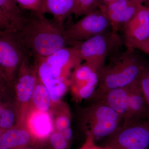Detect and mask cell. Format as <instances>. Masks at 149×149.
<instances>
[{
	"mask_svg": "<svg viewBox=\"0 0 149 149\" xmlns=\"http://www.w3.org/2000/svg\"><path fill=\"white\" fill-rule=\"evenodd\" d=\"M13 34L26 56L35 61L78 43L68 39L63 27L39 12L24 11L21 24Z\"/></svg>",
	"mask_w": 149,
	"mask_h": 149,
	"instance_id": "cell-1",
	"label": "cell"
},
{
	"mask_svg": "<svg viewBox=\"0 0 149 149\" xmlns=\"http://www.w3.org/2000/svg\"><path fill=\"white\" fill-rule=\"evenodd\" d=\"M149 64L135 51L128 47L116 54L100 70L96 92H104L123 88L139 80L142 72Z\"/></svg>",
	"mask_w": 149,
	"mask_h": 149,
	"instance_id": "cell-2",
	"label": "cell"
},
{
	"mask_svg": "<svg viewBox=\"0 0 149 149\" xmlns=\"http://www.w3.org/2000/svg\"><path fill=\"white\" fill-rule=\"evenodd\" d=\"M111 108L121 117L123 123L149 119V109L139 80L126 87L104 92H96L90 98Z\"/></svg>",
	"mask_w": 149,
	"mask_h": 149,
	"instance_id": "cell-3",
	"label": "cell"
},
{
	"mask_svg": "<svg viewBox=\"0 0 149 149\" xmlns=\"http://www.w3.org/2000/svg\"><path fill=\"white\" fill-rule=\"evenodd\" d=\"M80 123L86 136L95 140L104 139L123 124L120 116L111 108L101 102L93 101L83 109Z\"/></svg>",
	"mask_w": 149,
	"mask_h": 149,
	"instance_id": "cell-4",
	"label": "cell"
},
{
	"mask_svg": "<svg viewBox=\"0 0 149 149\" xmlns=\"http://www.w3.org/2000/svg\"><path fill=\"white\" fill-rule=\"evenodd\" d=\"M100 146L107 149H147L149 146V119L123 123L104 139Z\"/></svg>",
	"mask_w": 149,
	"mask_h": 149,
	"instance_id": "cell-5",
	"label": "cell"
},
{
	"mask_svg": "<svg viewBox=\"0 0 149 149\" xmlns=\"http://www.w3.org/2000/svg\"><path fill=\"white\" fill-rule=\"evenodd\" d=\"M38 79L37 62L31 58L25 57L13 85L24 124L30 111L32 93Z\"/></svg>",
	"mask_w": 149,
	"mask_h": 149,
	"instance_id": "cell-6",
	"label": "cell"
},
{
	"mask_svg": "<svg viewBox=\"0 0 149 149\" xmlns=\"http://www.w3.org/2000/svg\"><path fill=\"white\" fill-rule=\"evenodd\" d=\"M119 42L117 32L112 31L78 43L77 46L82 61L91 65L100 72L109 54Z\"/></svg>",
	"mask_w": 149,
	"mask_h": 149,
	"instance_id": "cell-7",
	"label": "cell"
},
{
	"mask_svg": "<svg viewBox=\"0 0 149 149\" xmlns=\"http://www.w3.org/2000/svg\"><path fill=\"white\" fill-rule=\"evenodd\" d=\"M26 56L13 33L0 30V74L10 87Z\"/></svg>",
	"mask_w": 149,
	"mask_h": 149,
	"instance_id": "cell-8",
	"label": "cell"
},
{
	"mask_svg": "<svg viewBox=\"0 0 149 149\" xmlns=\"http://www.w3.org/2000/svg\"><path fill=\"white\" fill-rule=\"evenodd\" d=\"M111 28L107 17L100 9L84 15L65 29L68 39L74 42L85 41L91 37L108 32Z\"/></svg>",
	"mask_w": 149,
	"mask_h": 149,
	"instance_id": "cell-9",
	"label": "cell"
},
{
	"mask_svg": "<svg viewBox=\"0 0 149 149\" xmlns=\"http://www.w3.org/2000/svg\"><path fill=\"white\" fill-rule=\"evenodd\" d=\"M126 45L149 39V13L143 4L133 18L120 29Z\"/></svg>",
	"mask_w": 149,
	"mask_h": 149,
	"instance_id": "cell-10",
	"label": "cell"
},
{
	"mask_svg": "<svg viewBox=\"0 0 149 149\" xmlns=\"http://www.w3.org/2000/svg\"><path fill=\"white\" fill-rule=\"evenodd\" d=\"M37 63L38 77L49 92L52 103L62 101L70 82L57 75L42 59L37 61Z\"/></svg>",
	"mask_w": 149,
	"mask_h": 149,
	"instance_id": "cell-11",
	"label": "cell"
},
{
	"mask_svg": "<svg viewBox=\"0 0 149 149\" xmlns=\"http://www.w3.org/2000/svg\"><path fill=\"white\" fill-rule=\"evenodd\" d=\"M41 141L26 125H19L3 132L0 136V149H17L32 146Z\"/></svg>",
	"mask_w": 149,
	"mask_h": 149,
	"instance_id": "cell-12",
	"label": "cell"
},
{
	"mask_svg": "<svg viewBox=\"0 0 149 149\" xmlns=\"http://www.w3.org/2000/svg\"><path fill=\"white\" fill-rule=\"evenodd\" d=\"M24 11L15 0H0V30L16 32L24 17Z\"/></svg>",
	"mask_w": 149,
	"mask_h": 149,
	"instance_id": "cell-13",
	"label": "cell"
},
{
	"mask_svg": "<svg viewBox=\"0 0 149 149\" xmlns=\"http://www.w3.org/2000/svg\"><path fill=\"white\" fill-rule=\"evenodd\" d=\"M75 4V0H44L42 13L52 15L54 20L63 27L65 18L73 14Z\"/></svg>",
	"mask_w": 149,
	"mask_h": 149,
	"instance_id": "cell-14",
	"label": "cell"
},
{
	"mask_svg": "<svg viewBox=\"0 0 149 149\" xmlns=\"http://www.w3.org/2000/svg\"><path fill=\"white\" fill-rule=\"evenodd\" d=\"M49 113L54 130L62 132L71 127V115L69 107L62 101L53 103Z\"/></svg>",
	"mask_w": 149,
	"mask_h": 149,
	"instance_id": "cell-15",
	"label": "cell"
},
{
	"mask_svg": "<svg viewBox=\"0 0 149 149\" xmlns=\"http://www.w3.org/2000/svg\"><path fill=\"white\" fill-rule=\"evenodd\" d=\"M140 4L134 1L130 5L116 11L105 13L110 22L112 31L117 32L135 15Z\"/></svg>",
	"mask_w": 149,
	"mask_h": 149,
	"instance_id": "cell-16",
	"label": "cell"
},
{
	"mask_svg": "<svg viewBox=\"0 0 149 149\" xmlns=\"http://www.w3.org/2000/svg\"><path fill=\"white\" fill-rule=\"evenodd\" d=\"M52 105L49 92L39 78L32 93L30 111L49 112Z\"/></svg>",
	"mask_w": 149,
	"mask_h": 149,
	"instance_id": "cell-17",
	"label": "cell"
},
{
	"mask_svg": "<svg viewBox=\"0 0 149 149\" xmlns=\"http://www.w3.org/2000/svg\"><path fill=\"white\" fill-rule=\"evenodd\" d=\"M44 141L49 149H70L71 143L65 139L62 132L55 130Z\"/></svg>",
	"mask_w": 149,
	"mask_h": 149,
	"instance_id": "cell-18",
	"label": "cell"
},
{
	"mask_svg": "<svg viewBox=\"0 0 149 149\" xmlns=\"http://www.w3.org/2000/svg\"><path fill=\"white\" fill-rule=\"evenodd\" d=\"M73 14L75 16L85 15L98 9L101 0H75Z\"/></svg>",
	"mask_w": 149,
	"mask_h": 149,
	"instance_id": "cell-19",
	"label": "cell"
},
{
	"mask_svg": "<svg viewBox=\"0 0 149 149\" xmlns=\"http://www.w3.org/2000/svg\"><path fill=\"white\" fill-rule=\"evenodd\" d=\"M22 10L42 13L44 0H15Z\"/></svg>",
	"mask_w": 149,
	"mask_h": 149,
	"instance_id": "cell-20",
	"label": "cell"
},
{
	"mask_svg": "<svg viewBox=\"0 0 149 149\" xmlns=\"http://www.w3.org/2000/svg\"><path fill=\"white\" fill-rule=\"evenodd\" d=\"M139 82L141 91L149 109V64L142 72Z\"/></svg>",
	"mask_w": 149,
	"mask_h": 149,
	"instance_id": "cell-21",
	"label": "cell"
},
{
	"mask_svg": "<svg viewBox=\"0 0 149 149\" xmlns=\"http://www.w3.org/2000/svg\"><path fill=\"white\" fill-rule=\"evenodd\" d=\"M80 149H107L97 145L96 141L91 136H86L85 143Z\"/></svg>",
	"mask_w": 149,
	"mask_h": 149,
	"instance_id": "cell-22",
	"label": "cell"
},
{
	"mask_svg": "<svg viewBox=\"0 0 149 149\" xmlns=\"http://www.w3.org/2000/svg\"><path fill=\"white\" fill-rule=\"evenodd\" d=\"M126 46L127 47L139 50L149 55V39L144 42L131 43Z\"/></svg>",
	"mask_w": 149,
	"mask_h": 149,
	"instance_id": "cell-23",
	"label": "cell"
},
{
	"mask_svg": "<svg viewBox=\"0 0 149 149\" xmlns=\"http://www.w3.org/2000/svg\"><path fill=\"white\" fill-rule=\"evenodd\" d=\"M10 87L4 78L0 74V91L4 90L8 87Z\"/></svg>",
	"mask_w": 149,
	"mask_h": 149,
	"instance_id": "cell-24",
	"label": "cell"
},
{
	"mask_svg": "<svg viewBox=\"0 0 149 149\" xmlns=\"http://www.w3.org/2000/svg\"><path fill=\"white\" fill-rule=\"evenodd\" d=\"M17 149H45L43 148L42 145V142L40 143L37 144L35 146L25 147V148H21Z\"/></svg>",
	"mask_w": 149,
	"mask_h": 149,
	"instance_id": "cell-25",
	"label": "cell"
},
{
	"mask_svg": "<svg viewBox=\"0 0 149 149\" xmlns=\"http://www.w3.org/2000/svg\"><path fill=\"white\" fill-rule=\"evenodd\" d=\"M3 102L2 101L0 100V114H1V112L2 111L3 109L6 106V105L9 102Z\"/></svg>",
	"mask_w": 149,
	"mask_h": 149,
	"instance_id": "cell-26",
	"label": "cell"
},
{
	"mask_svg": "<svg viewBox=\"0 0 149 149\" xmlns=\"http://www.w3.org/2000/svg\"><path fill=\"white\" fill-rule=\"evenodd\" d=\"M115 1V0H101V4H105L107 3L110 2L112 1Z\"/></svg>",
	"mask_w": 149,
	"mask_h": 149,
	"instance_id": "cell-27",
	"label": "cell"
},
{
	"mask_svg": "<svg viewBox=\"0 0 149 149\" xmlns=\"http://www.w3.org/2000/svg\"><path fill=\"white\" fill-rule=\"evenodd\" d=\"M144 2L145 3V6L146 7H149V0H144Z\"/></svg>",
	"mask_w": 149,
	"mask_h": 149,
	"instance_id": "cell-28",
	"label": "cell"
},
{
	"mask_svg": "<svg viewBox=\"0 0 149 149\" xmlns=\"http://www.w3.org/2000/svg\"><path fill=\"white\" fill-rule=\"evenodd\" d=\"M134 1L140 4H143L144 2V0H134Z\"/></svg>",
	"mask_w": 149,
	"mask_h": 149,
	"instance_id": "cell-29",
	"label": "cell"
},
{
	"mask_svg": "<svg viewBox=\"0 0 149 149\" xmlns=\"http://www.w3.org/2000/svg\"><path fill=\"white\" fill-rule=\"evenodd\" d=\"M3 131L1 129V128H0V136H1V135L2 133H3Z\"/></svg>",
	"mask_w": 149,
	"mask_h": 149,
	"instance_id": "cell-30",
	"label": "cell"
},
{
	"mask_svg": "<svg viewBox=\"0 0 149 149\" xmlns=\"http://www.w3.org/2000/svg\"><path fill=\"white\" fill-rule=\"evenodd\" d=\"M147 8H148V10L149 13V7H147Z\"/></svg>",
	"mask_w": 149,
	"mask_h": 149,
	"instance_id": "cell-31",
	"label": "cell"
}]
</instances>
